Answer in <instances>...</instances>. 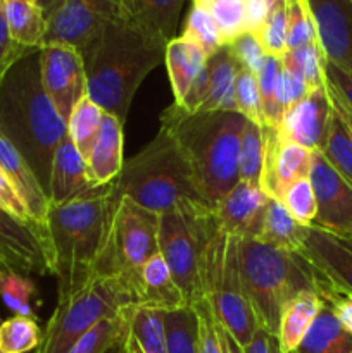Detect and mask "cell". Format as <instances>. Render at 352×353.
Returning a JSON list of instances; mask_svg holds the SVG:
<instances>
[{
	"mask_svg": "<svg viewBox=\"0 0 352 353\" xmlns=\"http://www.w3.org/2000/svg\"><path fill=\"white\" fill-rule=\"evenodd\" d=\"M214 226L213 209L206 203H183L159 214V252L190 307L206 296L204 248Z\"/></svg>",
	"mask_w": 352,
	"mask_h": 353,
	"instance_id": "52a82bcc",
	"label": "cell"
},
{
	"mask_svg": "<svg viewBox=\"0 0 352 353\" xmlns=\"http://www.w3.org/2000/svg\"><path fill=\"white\" fill-rule=\"evenodd\" d=\"M64 2L66 0H38V6H40L41 10H43L45 17H48L52 16V14H54Z\"/></svg>",
	"mask_w": 352,
	"mask_h": 353,
	"instance_id": "91938a15",
	"label": "cell"
},
{
	"mask_svg": "<svg viewBox=\"0 0 352 353\" xmlns=\"http://www.w3.org/2000/svg\"><path fill=\"white\" fill-rule=\"evenodd\" d=\"M93 185L90 183L86 161L75 147L69 134L62 138L52 159L48 202L50 205H62L85 195Z\"/></svg>",
	"mask_w": 352,
	"mask_h": 353,
	"instance_id": "44dd1931",
	"label": "cell"
},
{
	"mask_svg": "<svg viewBox=\"0 0 352 353\" xmlns=\"http://www.w3.org/2000/svg\"><path fill=\"white\" fill-rule=\"evenodd\" d=\"M240 65L231 55L230 47L223 45L211 57H207L209 71V95L197 112L211 110H237L235 103V81ZM238 112V110H237Z\"/></svg>",
	"mask_w": 352,
	"mask_h": 353,
	"instance_id": "484cf974",
	"label": "cell"
},
{
	"mask_svg": "<svg viewBox=\"0 0 352 353\" xmlns=\"http://www.w3.org/2000/svg\"><path fill=\"white\" fill-rule=\"evenodd\" d=\"M238 262L257 326L278 336L283 307L299 293L316 292L321 272L300 252L259 240H238Z\"/></svg>",
	"mask_w": 352,
	"mask_h": 353,
	"instance_id": "5b68a950",
	"label": "cell"
},
{
	"mask_svg": "<svg viewBox=\"0 0 352 353\" xmlns=\"http://www.w3.org/2000/svg\"><path fill=\"white\" fill-rule=\"evenodd\" d=\"M282 74V61L278 57L268 55L257 74L259 95H261V110L264 126H280L283 117V109L278 99V81Z\"/></svg>",
	"mask_w": 352,
	"mask_h": 353,
	"instance_id": "f35d334b",
	"label": "cell"
},
{
	"mask_svg": "<svg viewBox=\"0 0 352 353\" xmlns=\"http://www.w3.org/2000/svg\"><path fill=\"white\" fill-rule=\"evenodd\" d=\"M292 353H352V334L344 330L324 303L306 336Z\"/></svg>",
	"mask_w": 352,
	"mask_h": 353,
	"instance_id": "f546056e",
	"label": "cell"
},
{
	"mask_svg": "<svg viewBox=\"0 0 352 353\" xmlns=\"http://www.w3.org/2000/svg\"><path fill=\"white\" fill-rule=\"evenodd\" d=\"M157 252L159 214L123 196L114 210L107 245L97 268V279L121 278L133 292L141 265Z\"/></svg>",
	"mask_w": 352,
	"mask_h": 353,
	"instance_id": "30bf717a",
	"label": "cell"
},
{
	"mask_svg": "<svg viewBox=\"0 0 352 353\" xmlns=\"http://www.w3.org/2000/svg\"><path fill=\"white\" fill-rule=\"evenodd\" d=\"M166 347L168 353H197L199 341V319L193 307H179L162 310Z\"/></svg>",
	"mask_w": 352,
	"mask_h": 353,
	"instance_id": "d6a6232c",
	"label": "cell"
},
{
	"mask_svg": "<svg viewBox=\"0 0 352 353\" xmlns=\"http://www.w3.org/2000/svg\"><path fill=\"white\" fill-rule=\"evenodd\" d=\"M323 57L352 74V0H307Z\"/></svg>",
	"mask_w": 352,
	"mask_h": 353,
	"instance_id": "2e32d148",
	"label": "cell"
},
{
	"mask_svg": "<svg viewBox=\"0 0 352 353\" xmlns=\"http://www.w3.org/2000/svg\"><path fill=\"white\" fill-rule=\"evenodd\" d=\"M182 37L193 41L206 54V57H211L217 48L223 47V40H221L219 31H217L209 10L199 3H192Z\"/></svg>",
	"mask_w": 352,
	"mask_h": 353,
	"instance_id": "b9f144b4",
	"label": "cell"
},
{
	"mask_svg": "<svg viewBox=\"0 0 352 353\" xmlns=\"http://www.w3.org/2000/svg\"><path fill=\"white\" fill-rule=\"evenodd\" d=\"M37 319L14 316L0 324V353H28L37 350L41 341Z\"/></svg>",
	"mask_w": 352,
	"mask_h": 353,
	"instance_id": "74e56055",
	"label": "cell"
},
{
	"mask_svg": "<svg viewBox=\"0 0 352 353\" xmlns=\"http://www.w3.org/2000/svg\"><path fill=\"white\" fill-rule=\"evenodd\" d=\"M262 165H264V133L262 126L245 121L240 137L238 174L240 181L261 188Z\"/></svg>",
	"mask_w": 352,
	"mask_h": 353,
	"instance_id": "e575fe53",
	"label": "cell"
},
{
	"mask_svg": "<svg viewBox=\"0 0 352 353\" xmlns=\"http://www.w3.org/2000/svg\"><path fill=\"white\" fill-rule=\"evenodd\" d=\"M300 254L330 281L352 293V250L344 241L311 226Z\"/></svg>",
	"mask_w": 352,
	"mask_h": 353,
	"instance_id": "7402d4cb",
	"label": "cell"
},
{
	"mask_svg": "<svg viewBox=\"0 0 352 353\" xmlns=\"http://www.w3.org/2000/svg\"><path fill=\"white\" fill-rule=\"evenodd\" d=\"M0 207L6 209L9 214H12L16 219L23 221V223H28V224H35L33 221H31L30 214H28L26 207H24L23 200H21V196L17 195L12 183L7 179L6 174H3L2 169H0ZM35 226H38V224H35Z\"/></svg>",
	"mask_w": 352,
	"mask_h": 353,
	"instance_id": "f5cc1de1",
	"label": "cell"
},
{
	"mask_svg": "<svg viewBox=\"0 0 352 353\" xmlns=\"http://www.w3.org/2000/svg\"><path fill=\"white\" fill-rule=\"evenodd\" d=\"M331 114V100L324 86L311 90L302 100L283 112L280 130L293 143L320 152Z\"/></svg>",
	"mask_w": 352,
	"mask_h": 353,
	"instance_id": "ac0fdd59",
	"label": "cell"
},
{
	"mask_svg": "<svg viewBox=\"0 0 352 353\" xmlns=\"http://www.w3.org/2000/svg\"><path fill=\"white\" fill-rule=\"evenodd\" d=\"M114 192L119 199L126 196L155 214H164L183 203H206L178 141L164 128L147 147L124 162L114 181Z\"/></svg>",
	"mask_w": 352,
	"mask_h": 353,
	"instance_id": "8992f818",
	"label": "cell"
},
{
	"mask_svg": "<svg viewBox=\"0 0 352 353\" xmlns=\"http://www.w3.org/2000/svg\"><path fill=\"white\" fill-rule=\"evenodd\" d=\"M102 117L104 110L88 95H85L76 103L68 117V123H66L68 124V134L85 161L88 159L93 143L99 137Z\"/></svg>",
	"mask_w": 352,
	"mask_h": 353,
	"instance_id": "836d02e7",
	"label": "cell"
},
{
	"mask_svg": "<svg viewBox=\"0 0 352 353\" xmlns=\"http://www.w3.org/2000/svg\"><path fill=\"white\" fill-rule=\"evenodd\" d=\"M35 50H38V48L24 47V45L14 41V38L9 33V28H7L6 17H3L2 3H0V85L16 62H19L21 59Z\"/></svg>",
	"mask_w": 352,
	"mask_h": 353,
	"instance_id": "f907efd6",
	"label": "cell"
},
{
	"mask_svg": "<svg viewBox=\"0 0 352 353\" xmlns=\"http://www.w3.org/2000/svg\"><path fill=\"white\" fill-rule=\"evenodd\" d=\"M117 0H66L47 17L43 45L66 43L81 54L102 33L107 23L119 19Z\"/></svg>",
	"mask_w": 352,
	"mask_h": 353,
	"instance_id": "8fae6325",
	"label": "cell"
},
{
	"mask_svg": "<svg viewBox=\"0 0 352 353\" xmlns=\"http://www.w3.org/2000/svg\"><path fill=\"white\" fill-rule=\"evenodd\" d=\"M344 243H345V245H347V247H349V248H351V250H352V240H347V241H344Z\"/></svg>",
	"mask_w": 352,
	"mask_h": 353,
	"instance_id": "be15d7a7",
	"label": "cell"
},
{
	"mask_svg": "<svg viewBox=\"0 0 352 353\" xmlns=\"http://www.w3.org/2000/svg\"><path fill=\"white\" fill-rule=\"evenodd\" d=\"M257 38L264 48L266 55L282 59L286 47V6L285 2H278L275 6H269V14L266 17L264 24L257 31Z\"/></svg>",
	"mask_w": 352,
	"mask_h": 353,
	"instance_id": "ee69618b",
	"label": "cell"
},
{
	"mask_svg": "<svg viewBox=\"0 0 352 353\" xmlns=\"http://www.w3.org/2000/svg\"><path fill=\"white\" fill-rule=\"evenodd\" d=\"M283 205L289 209L293 219L302 226L311 228L314 223V217L317 212L316 195H314L313 183L309 178L299 179L293 183L289 190H286L285 196H283Z\"/></svg>",
	"mask_w": 352,
	"mask_h": 353,
	"instance_id": "f6af8a7d",
	"label": "cell"
},
{
	"mask_svg": "<svg viewBox=\"0 0 352 353\" xmlns=\"http://www.w3.org/2000/svg\"><path fill=\"white\" fill-rule=\"evenodd\" d=\"M0 3L14 41L40 48L47 33V17L37 0H0Z\"/></svg>",
	"mask_w": 352,
	"mask_h": 353,
	"instance_id": "83f0119b",
	"label": "cell"
},
{
	"mask_svg": "<svg viewBox=\"0 0 352 353\" xmlns=\"http://www.w3.org/2000/svg\"><path fill=\"white\" fill-rule=\"evenodd\" d=\"M135 305L154 310H173L186 307L183 293L173 279L161 252L152 255L138 272L133 286ZM190 307V305H188Z\"/></svg>",
	"mask_w": 352,
	"mask_h": 353,
	"instance_id": "603a6c76",
	"label": "cell"
},
{
	"mask_svg": "<svg viewBox=\"0 0 352 353\" xmlns=\"http://www.w3.org/2000/svg\"><path fill=\"white\" fill-rule=\"evenodd\" d=\"M37 2H38V0H37Z\"/></svg>",
	"mask_w": 352,
	"mask_h": 353,
	"instance_id": "03108f58",
	"label": "cell"
},
{
	"mask_svg": "<svg viewBox=\"0 0 352 353\" xmlns=\"http://www.w3.org/2000/svg\"><path fill=\"white\" fill-rule=\"evenodd\" d=\"M264 133V165L261 190L282 202L286 190L295 181L309 178L314 152L290 141L278 126H262Z\"/></svg>",
	"mask_w": 352,
	"mask_h": 353,
	"instance_id": "9a60e30c",
	"label": "cell"
},
{
	"mask_svg": "<svg viewBox=\"0 0 352 353\" xmlns=\"http://www.w3.org/2000/svg\"><path fill=\"white\" fill-rule=\"evenodd\" d=\"M235 103L237 110L251 123L264 126L261 110V95H259L257 76L247 69H240L235 81Z\"/></svg>",
	"mask_w": 352,
	"mask_h": 353,
	"instance_id": "bcb514c9",
	"label": "cell"
},
{
	"mask_svg": "<svg viewBox=\"0 0 352 353\" xmlns=\"http://www.w3.org/2000/svg\"><path fill=\"white\" fill-rule=\"evenodd\" d=\"M323 71H324V79L330 85V88L340 97L342 102L352 110V74L351 72L342 71L340 68H337L335 64L328 62L326 59L323 61Z\"/></svg>",
	"mask_w": 352,
	"mask_h": 353,
	"instance_id": "db71d44e",
	"label": "cell"
},
{
	"mask_svg": "<svg viewBox=\"0 0 352 353\" xmlns=\"http://www.w3.org/2000/svg\"><path fill=\"white\" fill-rule=\"evenodd\" d=\"M135 305L130 285L121 278H99L66 300H57L33 353H68L95 324L114 317L121 309Z\"/></svg>",
	"mask_w": 352,
	"mask_h": 353,
	"instance_id": "9c48e42d",
	"label": "cell"
},
{
	"mask_svg": "<svg viewBox=\"0 0 352 353\" xmlns=\"http://www.w3.org/2000/svg\"><path fill=\"white\" fill-rule=\"evenodd\" d=\"M0 169L16 188L31 221L47 230V216L50 210L48 195L45 193L43 186L40 185L26 159L2 133H0Z\"/></svg>",
	"mask_w": 352,
	"mask_h": 353,
	"instance_id": "ffe728a7",
	"label": "cell"
},
{
	"mask_svg": "<svg viewBox=\"0 0 352 353\" xmlns=\"http://www.w3.org/2000/svg\"><path fill=\"white\" fill-rule=\"evenodd\" d=\"M280 61H282L283 69L295 72L306 81L309 92L324 86V57L317 41L304 45L300 48H293V50H286Z\"/></svg>",
	"mask_w": 352,
	"mask_h": 353,
	"instance_id": "8d00e7d4",
	"label": "cell"
},
{
	"mask_svg": "<svg viewBox=\"0 0 352 353\" xmlns=\"http://www.w3.org/2000/svg\"><path fill=\"white\" fill-rule=\"evenodd\" d=\"M166 45L150 40L123 21L107 23L102 33L81 52L86 95L124 124L131 100L148 72L164 59Z\"/></svg>",
	"mask_w": 352,
	"mask_h": 353,
	"instance_id": "277c9868",
	"label": "cell"
},
{
	"mask_svg": "<svg viewBox=\"0 0 352 353\" xmlns=\"http://www.w3.org/2000/svg\"><path fill=\"white\" fill-rule=\"evenodd\" d=\"M228 47H230L231 55L242 69H247V71L254 72L255 76L259 74L268 55H266L257 34L252 33V31H245L240 37L235 38Z\"/></svg>",
	"mask_w": 352,
	"mask_h": 353,
	"instance_id": "681fc988",
	"label": "cell"
},
{
	"mask_svg": "<svg viewBox=\"0 0 352 353\" xmlns=\"http://www.w3.org/2000/svg\"><path fill=\"white\" fill-rule=\"evenodd\" d=\"M245 121L237 110L190 114L175 102L161 116V128L178 141L197 190L213 210L240 181L238 154Z\"/></svg>",
	"mask_w": 352,
	"mask_h": 353,
	"instance_id": "3957f363",
	"label": "cell"
},
{
	"mask_svg": "<svg viewBox=\"0 0 352 353\" xmlns=\"http://www.w3.org/2000/svg\"><path fill=\"white\" fill-rule=\"evenodd\" d=\"M217 333H219V340H221V345H223L224 353H245L244 348L237 343V340H235V338L231 336L223 326H221L219 321H217Z\"/></svg>",
	"mask_w": 352,
	"mask_h": 353,
	"instance_id": "6f0895ef",
	"label": "cell"
},
{
	"mask_svg": "<svg viewBox=\"0 0 352 353\" xmlns=\"http://www.w3.org/2000/svg\"><path fill=\"white\" fill-rule=\"evenodd\" d=\"M119 21L150 40L168 45L176 37L185 0H117Z\"/></svg>",
	"mask_w": 352,
	"mask_h": 353,
	"instance_id": "d6986e66",
	"label": "cell"
},
{
	"mask_svg": "<svg viewBox=\"0 0 352 353\" xmlns=\"http://www.w3.org/2000/svg\"><path fill=\"white\" fill-rule=\"evenodd\" d=\"M0 133L26 159L48 195L52 159L68 124L41 85L40 48L16 62L0 85Z\"/></svg>",
	"mask_w": 352,
	"mask_h": 353,
	"instance_id": "7a4b0ae2",
	"label": "cell"
},
{
	"mask_svg": "<svg viewBox=\"0 0 352 353\" xmlns=\"http://www.w3.org/2000/svg\"><path fill=\"white\" fill-rule=\"evenodd\" d=\"M40 76L45 93L68 123L71 110L86 95V72L81 54L66 43L41 45Z\"/></svg>",
	"mask_w": 352,
	"mask_h": 353,
	"instance_id": "7c38bea8",
	"label": "cell"
},
{
	"mask_svg": "<svg viewBox=\"0 0 352 353\" xmlns=\"http://www.w3.org/2000/svg\"><path fill=\"white\" fill-rule=\"evenodd\" d=\"M307 93H309V88H307L306 81L299 74H295V72L283 69L282 65V74H280L278 81V99L283 112L289 110L292 105H295Z\"/></svg>",
	"mask_w": 352,
	"mask_h": 353,
	"instance_id": "816d5d0a",
	"label": "cell"
},
{
	"mask_svg": "<svg viewBox=\"0 0 352 353\" xmlns=\"http://www.w3.org/2000/svg\"><path fill=\"white\" fill-rule=\"evenodd\" d=\"M320 152L328 164L352 186V130L333 103Z\"/></svg>",
	"mask_w": 352,
	"mask_h": 353,
	"instance_id": "1f68e13d",
	"label": "cell"
},
{
	"mask_svg": "<svg viewBox=\"0 0 352 353\" xmlns=\"http://www.w3.org/2000/svg\"><path fill=\"white\" fill-rule=\"evenodd\" d=\"M307 228L297 223L283 202L269 199L261 234L255 240L286 252H300Z\"/></svg>",
	"mask_w": 352,
	"mask_h": 353,
	"instance_id": "4dcf8cb0",
	"label": "cell"
},
{
	"mask_svg": "<svg viewBox=\"0 0 352 353\" xmlns=\"http://www.w3.org/2000/svg\"><path fill=\"white\" fill-rule=\"evenodd\" d=\"M202 274L206 296L217 321L245 348L257 331V319L242 279L238 240L219 230L217 224L204 248Z\"/></svg>",
	"mask_w": 352,
	"mask_h": 353,
	"instance_id": "ba28073f",
	"label": "cell"
},
{
	"mask_svg": "<svg viewBox=\"0 0 352 353\" xmlns=\"http://www.w3.org/2000/svg\"><path fill=\"white\" fill-rule=\"evenodd\" d=\"M199 6L209 10L223 45H230L235 38L247 31L244 0H204Z\"/></svg>",
	"mask_w": 352,
	"mask_h": 353,
	"instance_id": "60d3db41",
	"label": "cell"
},
{
	"mask_svg": "<svg viewBox=\"0 0 352 353\" xmlns=\"http://www.w3.org/2000/svg\"><path fill=\"white\" fill-rule=\"evenodd\" d=\"M193 310L199 319V341H197V353H224L221 345L219 333H217V319L214 314L209 299L204 296L197 303H193Z\"/></svg>",
	"mask_w": 352,
	"mask_h": 353,
	"instance_id": "c3c4849f",
	"label": "cell"
},
{
	"mask_svg": "<svg viewBox=\"0 0 352 353\" xmlns=\"http://www.w3.org/2000/svg\"><path fill=\"white\" fill-rule=\"evenodd\" d=\"M35 295H37V286L26 274L0 265V296L16 316L37 319L31 309V299Z\"/></svg>",
	"mask_w": 352,
	"mask_h": 353,
	"instance_id": "ab89813d",
	"label": "cell"
},
{
	"mask_svg": "<svg viewBox=\"0 0 352 353\" xmlns=\"http://www.w3.org/2000/svg\"><path fill=\"white\" fill-rule=\"evenodd\" d=\"M316 293L321 296L324 303L331 309L338 323L352 334V293L344 290L342 286L335 285L333 281L321 274L317 279Z\"/></svg>",
	"mask_w": 352,
	"mask_h": 353,
	"instance_id": "7dc6e473",
	"label": "cell"
},
{
	"mask_svg": "<svg viewBox=\"0 0 352 353\" xmlns=\"http://www.w3.org/2000/svg\"><path fill=\"white\" fill-rule=\"evenodd\" d=\"M128 321V350L130 353H168L161 310L145 307H124Z\"/></svg>",
	"mask_w": 352,
	"mask_h": 353,
	"instance_id": "f1b7e54d",
	"label": "cell"
},
{
	"mask_svg": "<svg viewBox=\"0 0 352 353\" xmlns=\"http://www.w3.org/2000/svg\"><path fill=\"white\" fill-rule=\"evenodd\" d=\"M269 196L257 186L238 181L213 210L219 230L237 240H255L261 234Z\"/></svg>",
	"mask_w": 352,
	"mask_h": 353,
	"instance_id": "e0dca14e",
	"label": "cell"
},
{
	"mask_svg": "<svg viewBox=\"0 0 352 353\" xmlns=\"http://www.w3.org/2000/svg\"><path fill=\"white\" fill-rule=\"evenodd\" d=\"M324 83H326V79H324ZM326 90H328V95H330V100H331V103H333V107L338 110V114L344 117V121L349 124V128L352 130V110L349 109L344 102H342L340 97H338L337 93L330 88V85H328V83H326Z\"/></svg>",
	"mask_w": 352,
	"mask_h": 353,
	"instance_id": "680465c9",
	"label": "cell"
},
{
	"mask_svg": "<svg viewBox=\"0 0 352 353\" xmlns=\"http://www.w3.org/2000/svg\"><path fill=\"white\" fill-rule=\"evenodd\" d=\"M117 202L113 181L93 186L68 203L50 205L47 230L59 300L76 295L97 279Z\"/></svg>",
	"mask_w": 352,
	"mask_h": 353,
	"instance_id": "6da1fadb",
	"label": "cell"
},
{
	"mask_svg": "<svg viewBox=\"0 0 352 353\" xmlns=\"http://www.w3.org/2000/svg\"><path fill=\"white\" fill-rule=\"evenodd\" d=\"M269 2V6H275V3H278V2H285V0H268Z\"/></svg>",
	"mask_w": 352,
	"mask_h": 353,
	"instance_id": "6125c7cd",
	"label": "cell"
},
{
	"mask_svg": "<svg viewBox=\"0 0 352 353\" xmlns=\"http://www.w3.org/2000/svg\"><path fill=\"white\" fill-rule=\"evenodd\" d=\"M0 265L21 274H52L48 231L23 223L0 207Z\"/></svg>",
	"mask_w": 352,
	"mask_h": 353,
	"instance_id": "4fadbf2b",
	"label": "cell"
},
{
	"mask_svg": "<svg viewBox=\"0 0 352 353\" xmlns=\"http://www.w3.org/2000/svg\"><path fill=\"white\" fill-rule=\"evenodd\" d=\"M0 324H2V319H0Z\"/></svg>",
	"mask_w": 352,
	"mask_h": 353,
	"instance_id": "e7e4bbea",
	"label": "cell"
},
{
	"mask_svg": "<svg viewBox=\"0 0 352 353\" xmlns=\"http://www.w3.org/2000/svg\"><path fill=\"white\" fill-rule=\"evenodd\" d=\"M164 62L166 68H168L175 103L183 105L186 93L192 88L195 78L206 65V54L193 41L186 40L179 34L166 45Z\"/></svg>",
	"mask_w": 352,
	"mask_h": 353,
	"instance_id": "d4e9b609",
	"label": "cell"
},
{
	"mask_svg": "<svg viewBox=\"0 0 352 353\" xmlns=\"http://www.w3.org/2000/svg\"><path fill=\"white\" fill-rule=\"evenodd\" d=\"M245 353H283L280 348L278 336L257 327L251 343L244 348Z\"/></svg>",
	"mask_w": 352,
	"mask_h": 353,
	"instance_id": "9f6ffc18",
	"label": "cell"
},
{
	"mask_svg": "<svg viewBox=\"0 0 352 353\" xmlns=\"http://www.w3.org/2000/svg\"><path fill=\"white\" fill-rule=\"evenodd\" d=\"M286 6V47L300 48L317 41L316 26L311 17L307 0H285Z\"/></svg>",
	"mask_w": 352,
	"mask_h": 353,
	"instance_id": "7bdbcfd3",
	"label": "cell"
},
{
	"mask_svg": "<svg viewBox=\"0 0 352 353\" xmlns=\"http://www.w3.org/2000/svg\"><path fill=\"white\" fill-rule=\"evenodd\" d=\"M324 302L316 292H302L293 296L282 310L278 341L283 353H292L309 331Z\"/></svg>",
	"mask_w": 352,
	"mask_h": 353,
	"instance_id": "4316f807",
	"label": "cell"
},
{
	"mask_svg": "<svg viewBox=\"0 0 352 353\" xmlns=\"http://www.w3.org/2000/svg\"><path fill=\"white\" fill-rule=\"evenodd\" d=\"M316 195L317 212L313 226L342 241L352 240V186L314 152L309 174Z\"/></svg>",
	"mask_w": 352,
	"mask_h": 353,
	"instance_id": "5bb4252c",
	"label": "cell"
},
{
	"mask_svg": "<svg viewBox=\"0 0 352 353\" xmlns=\"http://www.w3.org/2000/svg\"><path fill=\"white\" fill-rule=\"evenodd\" d=\"M123 312H124V310H123ZM126 323H128V321H126ZM110 353H130V350H128V326H126V333H124V338L121 340V343L117 345V347L114 348V350Z\"/></svg>",
	"mask_w": 352,
	"mask_h": 353,
	"instance_id": "94428289",
	"label": "cell"
},
{
	"mask_svg": "<svg viewBox=\"0 0 352 353\" xmlns=\"http://www.w3.org/2000/svg\"><path fill=\"white\" fill-rule=\"evenodd\" d=\"M126 316L123 309L114 317L100 321L88 333L83 334L68 353H110L126 333Z\"/></svg>",
	"mask_w": 352,
	"mask_h": 353,
	"instance_id": "d590c367",
	"label": "cell"
},
{
	"mask_svg": "<svg viewBox=\"0 0 352 353\" xmlns=\"http://www.w3.org/2000/svg\"><path fill=\"white\" fill-rule=\"evenodd\" d=\"M123 126L113 114L104 112L99 137L86 159L88 178L93 186H104L116 181L123 169Z\"/></svg>",
	"mask_w": 352,
	"mask_h": 353,
	"instance_id": "cb8c5ba5",
	"label": "cell"
},
{
	"mask_svg": "<svg viewBox=\"0 0 352 353\" xmlns=\"http://www.w3.org/2000/svg\"><path fill=\"white\" fill-rule=\"evenodd\" d=\"M244 7L247 31L257 33L269 14V2L268 0H244Z\"/></svg>",
	"mask_w": 352,
	"mask_h": 353,
	"instance_id": "11a10c76",
	"label": "cell"
}]
</instances>
